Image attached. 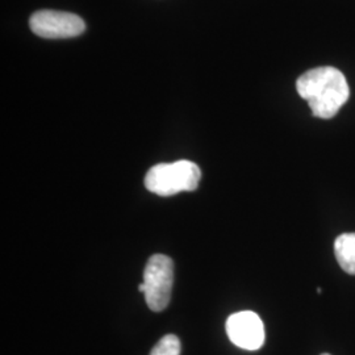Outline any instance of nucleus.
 I'll return each mask as SVG.
<instances>
[{
	"mask_svg": "<svg viewBox=\"0 0 355 355\" xmlns=\"http://www.w3.org/2000/svg\"><path fill=\"white\" fill-rule=\"evenodd\" d=\"M296 89L318 119L334 117L350 96L343 73L331 66L308 70L297 79Z\"/></svg>",
	"mask_w": 355,
	"mask_h": 355,
	"instance_id": "1",
	"label": "nucleus"
},
{
	"mask_svg": "<svg viewBox=\"0 0 355 355\" xmlns=\"http://www.w3.org/2000/svg\"><path fill=\"white\" fill-rule=\"evenodd\" d=\"M174 283V262L164 254H154L145 267L144 282L139 291L145 295L146 304L153 312H161L170 303Z\"/></svg>",
	"mask_w": 355,
	"mask_h": 355,
	"instance_id": "3",
	"label": "nucleus"
},
{
	"mask_svg": "<svg viewBox=\"0 0 355 355\" xmlns=\"http://www.w3.org/2000/svg\"><path fill=\"white\" fill-rule=\"evenodd\" d=\"M334 253L345 272L355 275V233H343L334 242Z\"/></svg>",
	"mask_w": 355,
	"mask_h": 355,
	"instance_id": "6",
	"label": "nucleus"
},
{
	"mask_svg": "<svg viewBox=\"0 0 355 355\" xmlns=\"http://www.w3.org/2000/svg\"><path fill=\"white\" fill-rule=\"evenodd\" d=\"M180 354V341L177 336L167 334L159 340L153 347L150 355H179Z\"/></svg>",
	"mask_w": 355,
	"mask_h": 355,
	"instance_id": "7",
	"label": "nucleus"
},
{
	"mask_svg": "<svg viewBox=\"0 0 355 355\" xmlns=\"http://www.w3.org/2000/svg\"><path fill=\"white\" fill-rule=\"evenodd\" d=\"M202 178L199 166L191 161L153 166L145 177V187L159 196H173L198 189Z\"/></svg>",
	"mask_w": 355,
	"mask_h": 355,
	"instance_id": "2",
	"label": "nucleus"
},
{
	"mask_svg": "<svg viewBox=\"0 0 355 355\" xmlns=\"http://www.w3.org/2000/svg\"><path fill=\"white\" fill-rule=\"evenodd\" d=\"M31 31L38 37L71 38L82 35L86 29L85 21L74 13L42 10L29 19Z\"/></svg>",
	"mask_w": 355,
	"mask_h": 355,
	"instance_id": "4",
	"label": "nucleus"
},
{
	"mask_svg": "<svg viewBox=\"0 0 355 355\" xmlns=\"http://www.w3.org/2000/svg\"><path fill=\"white\" fill-rule=\"evenodd\" d=\"M321 355H330V354H321Z\"/></svg>",
	"mask_w": 355,
	"mask_h": 355,
	"instance_id": "8",
	"label": "nucleus"
},
{
	"mask_svg": "<svg viewBox=\"0 0 355 355\" xmlns=\"http://www.w3.org/2000/svg\"><path fill=\"white\" fill-rule=\"evenodd\" d=\"M227 334L232 343L243 350H258L265 343L263 322L252 311H242L229 316Z\"/></svg>",
	"mask_w": 355,
	"mask_h": 355,
	"instance_id": "5",
	"label": "nucleus"
}]
</instances>
